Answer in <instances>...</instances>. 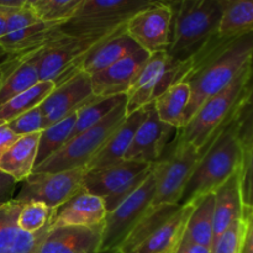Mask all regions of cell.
<instances>
[{"label":"cell","instance_id":"34","mask_svg":"<svg viewBox=\"0 0 253 253\" xmlns=\"http://www.w3.org/2000/svg\"><path fill=\"white\" fill-rule=\"evenodd\" d=\"M85 0H37L31 7L42 21L63 24L77 14Z\"/></svg>","mask_w":253,"mask_h":253},{"label":"cell","instance_id":"40","mask_svg":"<svg viewBox=\"0 0 253 253\" xmlns=\"http://www.w3.org/2000/svg\"><path fill=\"white\" fill-rule=\"evenodd\" d=\"M17 182L0 170V207L14 199Z\"/></svg>","mask_w":253,"mask_h":253},{"label":"cell","instance_id":"47","mask_svg":"<svg viewBox=\"0 0 253 253\" xmlns=\"http://www.w3.org/2000/svg\"><path fill=\"white\" fill-rule=\"evenodd\" d=\"M96 253H124L120 249H110V250H99Z\"/></svg>","mask_w":253,"mask_h":253},{"label":"cell","instance_id":"50","mask_svg":"<svg viewBox=\"0 0 253 253\" xmlns=\"http://www.w3.org/2000/svg\"><path fill=\"white\" fill-rule=\"evenodd\" d=\"M173 1H174V5H175V4H177V1H178V0H173ZM173 7H174V6H173Z\"/></svg>","mask_w":253,"mask_h":253},{"label":"cell","instance_id":"35","mask_svg":"<svg viewBox=\"0 0 253 253\" xmlns=\"http://www.w3.org/2000/svg\"><path fill=\"white\" fill-rule=\"evenodd\" d=\"M53 209L42 203L32 202L22 204L17 217V225L24 231L35 234L49 225Z\"/></svg>","mask_w":253,"mask_h":253},{"label":"cell","instance_id":"21","mask_svg":"<svg viewBox=\"0 0 253 253\" xmlns=\"http://www.w3.org/2000/svg\"><path fill=\"white\" fill-rule=\"evenodd\" d=\"M167 63V52L150 54L147 62L140 69L126 93V115L145 108L147 104L155 100L156 90L165 74Z\"/></svg>","mask_w":253,"mask_h":253},{"label":"cell","instance_id":"44","mask_svg":"<svg viewBox=\"0 0 253 253\" xmlns=\"http://www.w3.org/2000/svg\"><path fill=\"white\" fill-rule=\"evenodd\" d=\"M253 106V57L251 59V74H250L249 83H247L246 86V93H245L244 103H242L241 108H240V111L246 110V109L251 108Z\"/></svg>","mask_w":253,"mask_h":253},{"label":"cell","instance_id":"7","mask_svg":"<svg viewBox=\"0 0 253 253\" xmlns=\"http://www.w3.org/2000/svg\"><path fill=\"white\" fill-rule=\"evenodd\" d=\"M156 163L121 161L114 165L86 169L82 189L103 199L106 212H110L143 184Z\"/></svg>","mask_w":253,"mask_h":253},{"label":"cell","instance_id":"31","mask_svg":"<svg viewBox=\"0 0 253 253\" xmlns=\"http://www.w3.org/2000/svg\"><path fill=\"white\" fill-rule=\"evenodd\" d=\"M77 120V111L72 113L63 120L48 126L40 132L39 147H37L36 165H41L49 157L58 152L71 138L74 124Z\"/></svg>","mask_w":253,"mask_h":253},{"label":"cell","instance_id":"22","mask_svg":"<svg viewBox=\"0 0 253 253\" xmlns=\"http://www.w3.org/2000/svg\"><path fill=\"white\" fill-rule=\"evenodd\" d=\"M146 115H147V105L126 116L125 120L106 140L105 145L99 151L98 155L86 166V169L114 165V163L124 161L126 152L132 143L136 131L145 120Z\"/></svg>","mask_w":253,"mask_h":253},{"label":"cell","instance_id":"48","mask_svg":"<svg viewBox=\"0 0 253 253\" xmlns=\"http://www.w3.org/2000/svg\"><path fill=\"white\" fill-rule=\"evenodd\" d=\"M5 76V66H4V62H0V84H1L2 79H4Z\"/></svg>","mask_w":253,"mask_h":253},{"label":"cell","instance_id":"45","mask_svg":"<svg viewBox=\"0 0 253 253\" xmlns=\"http://www.w3.org/2000/svg\"><path fill=\"white\" fill-rule=\"evenodd\" d=\"M27 6L26 0H0V11L17 10Z\"/></svg>","mask_w":253,"mask_h":253},{"label":"cell","instance_id":"10","mask_svg":"<svg viewBox=\"0 0 253 253\" xmlns=\"http://www.w3.org/2000/svg\"><path fill=\"white\" fill-rule=\"evenodd\" d=\"M1 12L6 17V32L0 39V58L29 53L59 35V24L42 21L30 6Z\"/></svg>","mask_w":253,"mask_h":253},{"label":"cell","instance_id":"12","mask_svg":"<svg viewBox=\"0 0 253 253\" xmlns=\"http://www.w3.org/2000/svg\"><path fill=\"white\" fill-rule=\"evenodd\" d=\"M85 170L86 168H77L56 173H31L21 182V189L14 199L22 204L42 203L51 209H56L82 190Z\"/></svg>","mask_w":253,"mask_h":253},{"label":"cell","instance_id":"37","mask_svg":"<svg viewBox=\"0 0 253 253\" xmlns=\"http://www.w3.org/2000/svg\"><path fill=\"white\" fill-rule=\"evenodd\" d=\"M6 125L19 137L20 136L41 132L42 130H44L43 115H42L39 106L21 114L17 118L12 119L9 123H6Z\"/></svg>","mask_w":253,"mask_h":253},{"label":"cell","instance_id":"8","mask_svg":"<svg viewBox=\"0 0 253 253\" xmlns=\"http://www.w3.org/2000/svg\"><path fill=\"white\" fill-rule=\"evenodd\" d=\"M115 32L93 36H68L59 32L44 46L39 63L40 81L53 82L58 85L73 77L81 72L82 63L89 53Z\"/></svg>","mask_w":253,"mask_h":253},{"label":"cell","instance_id":"41","mask_svg":"<svg viewBox=\"0 0 253 253\" xmlns=\"http://www.w3.org/2000/svg\"><path fill=\"white\" fill-rule=\"evenodd\" d=\"M245 235L241 253H253V210L244 209Z\"/></svg>","mask_w":253,"mask_h":253},{"label":"cell","instance_id":"42","mask_svg":"<svg viewBox=\"0 0 253 253\" xmlns=\"http://www.w3.org/2000/svg\"><path fill=\"white\" fill-rule=\"evenodd\" d=\"M19 138V136L15 135L6 124L0 125V157L6 152L7 148Z\"/></svg>","mask_w":253,"mask_h":253},{"label":"cell","instance_id":"18","mask_svg":"<svg viewBox=\"0 0 253 253\" xmlns=\"http://www.w3.org/2000/svg\"><path fill=\"white\" fill-rule=\"evenodd\" d=\"M106 214L103 199L82 189L61 207L53 209L49 227L95 226L105 221Z\"/></svg>","mask_w":253,"mask_h":253},{"label":"cell","instance_id":"33","mask_svg":"<svg viewBox=\"0 0 253 253\" xmlns=\"http://www.w3.org/2000/svg\"><path fill=\"white\" fill-rule=\"evenodd\" d=\"M179 209V205H165V207H160L157 209L146 212L145 216L138 221V224L130 232L127 239L123 242V245L120 246L121 251L124 253H130L143 240L147 239L156 229H158L161 225L169 220Z\"/></svg>","mask_w":253,"mask_h":253},{"label":"cell","instance_id":"11","mask_svg":"<svg viewBox=\"0 0 253 253\" xmlns=\"http://www.w3.org/2000/svg\"><path fill=\"white\" fill-rule=\"evenodd\" d=\"M202 157L190 143L175 141L172 152L161 161V170L155 195L147 211L165 205H178L185 184Z\"/></svg>","mask_w":253,"mask_h":253},{"label":"cell","instance_id":"19","mask_svg":"<svg viewBox=\"0 0 253 253\" xmlns=\"http://www.w3.org/2000/svg\"><path fill=\"white\" fill-rule=\"evenodd\" d=\"M44 46L29 53L2 59L5 76L0 84V105L39 83V63Z\"/></svg>","mask_w":253,"mask_h":253},{"label":"cell","instance_id":"24","mask_svg":"<svg viewBox=\"0 0 253 253\" xmlns=\"http://www.w3.org/2000/svg\"><path fill=\"white\" fill-rule=\"evenodd\" d=\"M214 241L235 221L244 219L240 170L214 192ZM212 241V242H214Z\"/></svg>","mask_w":253,"mask_h":253},{"label":"cell","instance_id":"32","mask_svg":"<svg viewBox=\"0 0 253 253\" xmlns=\"http://www.w3.org/2000/svg\"><path fill=\"white\" fill-rule=\"evenodd\" d=\"M124 101H126L125 94L104 96V98L95 96L90 101L84 104L82 108L77 110V120L74 124L73 131H72L71 138L103 121L114 109L118 108Z\"/></svg>","mask_w":253,"mask_h":253},{"label":"cell","instance_id":"46","mask_svg":"<svg viewBox=\"0 0 253 253\" xmlns=\"http://www.w3.org/2000/svg\"><path fill=\"white\" fill-rule=\"evenodd\" d=\"M5 32H6V17L0 11V39L4 36Z\"/></svg>","mask_w":253,"mask_h":253},{"label":"cell","instance_id":"27","mask_svg":"<svg viewBox=\"0 0 253 253\" xmlns=\"http://www.w3.org/2000/svg\"><path fill=\"white\" fill-rule=\"evenodd\" d=\"M190 101L189 84L184 81L173 84L153 100L156 113L163 123L182 130L185 126V111Z\"/></svg>","mask_w":253,"mask_h":253},{"label":"cell","instance_id":"3","mask_svg":"<svg viewBox=\"0 0 253 253\" xmlns=\"http://www.w3.org/2000/svg\"><path fill=\"white\" fill-rule=\"evenodd\" d=\"M226 0H178L174 5L170 59L190 61L219 32Z\"/></svg>","mask_w":253,"mask_h":253},{"label":"cell","instance_id":"1","mask_svg":"<svg viewBox=\"0 0 253 253\" xmlns=\"http://www.w3.org/2000/svg\"><path fill=\"white\" fill-rule=\"evenodd\" d=\"M253 57V31L232 37H214L190 59V72L183 79L189 84L190 101L185 124L198 109L224 90Z\"/></svg>","mask_w":253,"mask_h":253},{"label":"cell","instance_id":"6","mask_svg":"<svg viewBox=\"0 0 253 253\" xmlns=\"http://www.w3.org/2000/svg\"><path fill=\"white\" fill-rule=\"evenodd\" d=\"M126 116V101H124L103 121L69 138L58 152L41 165L36 166L32 173H56L77 168H86V166L103 148L111 133L125 120Z\"/></svg>","mask_w":253,"mask_h":253},{"label":"cell","instance_id":"26","mask_svg":"<svg viewBox=\"0 0 253 253\" xmlns=\"http://www.w3.org/2000/svg\"><path fill=\"white\" fill-rule=\"evenodd\" d=\"M40 132L20 136L0 157V170L17 183L26 179L36 165Z\"/></svg>","mask_w":253,"mask_h":253},{"label":"cell","instance_id":"15","mask_svg":"<svg viewBox=\"0 0 253 253\" xmlns=\"http://www.w3.org/2000/svg\"><path fill=\"white\" fill-rule=\"evenodd\" d=\"M174 133H178L177 128L158 118L153 101L147 104V115L136 131L124 160L157 163L163 158L166 147Z\"/></svg>","mask_w":253,"mask_h":253},{"label":"cell","instance_id":"38","mask_svg":"<svg viewBox=\"0 0 253 253\" xmlns=\"http://www.w3.org/2000/svg\"><path fill=\"white\" fill-rule=\"evenodd\" d=\"M240 190L245 210H253V147L244 151L240 167Z\"/></svg>","mask_w":253,"mask_h":253},{"label":"cell","instance_id":"36","mask_svg":"<svg viewBox=\"0 0 253 253\" xmlns=\"http://www.w3.org/2000/svg\"><path fill=\"white\" fill-rule=\"evenodd\" d=\"M245 235V220L235 221L211 245V253H241Z\"/></svg>","mask_w":253,"mask_h":253},{"label":"cell","instance_id":"16","mask_svg":"<svg viewBox=\"0 0 253 253\" xmlns=\"http://www.w3.org/2000/svg\"><path fill=\"white\" fill-rule=\"evenodd\" d=\"M103 229L104 222L95 226L49 227L35 253H96Z\"/></svg>","mask_w":253,"mask_h":253},{"label":"cell","instance_id":"49","mask_svg":"<svg viewBox=\"0 0 253 253\" xmlns=\"http://www.w3.org/2000/svg\"><path fill=\"white\" fill-rule=\"evenodd\" d=\"M26 1H27V6H32L37 0H26Z\"/></svg>","mask_w":253,"mask_h":253},{"label":"cell","instance_id":"13","mask_svg":"<svg viewBox=\"0 0 253 253\" xmlns=\"http://www.w3.org/2000/svg\"><path fill=\"white\" fill-rule=\"evenodd\" d=\"M174 9L169 4L147 7L128 20L125 31L140 48L150 54L167 52L172 39Z\"/></svg>","mask_w":253,"mask_h":253},{"label":"cell","instance_id":"17","mask_svg":"<svg viewBox=\"0 0 253 253\" xmlns=\"http://www.w3.org/2000/svg\"><path fill=\"white\" fill-rule=\"evenodd\" d=\"M150 53L140 48L133 53L124 57L108 68L91 74V86L95 96L123 95L127 93L136 76L147 62Z\"/></svg>","mask_w":253,"mask_h":253},{"label":"cell","instance_id":"9","mask_svg":"<svg viewBox=\"0 0 253 253\" xmlns=\"http://www.w3.org/2000/svg\"><path fill=\"white\" fill-rule=\"evenodd\" d=\"M161 161L156 163L152 173L136 192L126 198L113 211L106 214L100 250L120 249L133 227L145 216L157 187Z\"/></svg>","mask_w":253,"mask_h":253},{"label":"cell","instance_id":"25","mask_svg":"<svg viewBox=\"0 0 253 253\" xmlns=\"http://www.w3.org/2000/svg\"><path fill=\"white\" fill-rule=\"evenodd\" d=\"M137 49H140V47L126 34L125 29H123L100 42L84 59L81 71L91 76L108 68L111 64L133 53Z\"/></svg>","mask_w":253,"mask_h":253},{"label":"cell","instance_id":"43","mask_svg":"<svg viewBox=\"0 0 253 253\" xmlns=\"http://www.w3.org/2000/svg\"><path fill=\"white\" fill-rule=\"evenodd\" d=\"M175 253H211V249L203 246L200 244H197V242L190 241V240L185 239L183 236L182 241H180Z\"/></svg>","mask_w":253,"mask_h":253},{"label":"cell","instance_id":"23","mask_svg":"<svg viewBox=\"0 0 253 253\" xmlns=\"http://www.w3.org/2000/svg\"><path fill=\"white\" fill-rule=\"evenodd\" d=\"M193 204L180 207L169 220L156 229L130 253H175L183 236Z\"/></svg>","mask_w":253,"mask_h":253},{"label":"cell","instance_id":"2","mask_svg":"<svg viewBox=\"0 0 253 253\" xmlns=\"http://www.w3.org/2000/svg\"><path fill=\"white\" fill-rule=\"evenodd\" d=\"M242 157L244 148L239 138L237 114L204 150L185 184L178 205L193 204L204 195L214 193L239 172Z\"/></svg>","mask_w":253,"mask_h":253},{"label":"cell","instance_id":"5","mask_svg":"<svg viewBox=\"0 0 253 253\" xmlns=\"http://www.w3.org/2000/svg\"><path fill=\"white\" fill-rule=\"evenodd\" d=\"M160 4L174 6L173 0H85L77 14L59 25L58 30L68 36L110 34L124 29L140 11Z\"/></svg>","mask_w":253,"mask_h":253},{"label":"cell","instance_id":"39","mask_svg":"<svg viewBox=\"0 0 253 253\" xmlns=\"http://www.w3.org/2000/svg\"><path fill=\"white\" fill-rule=\"evenodd\" d=\"M239 138L244 151L253 147V106L239 113Z\"/></svg>","mask_w":253,"mask_h":253},{"label":"cell","instance_id":"20","mask_svg":"<svg viewBox=\"0 0 253 253\" xmlns=\"http://www.w3.org/2000/svg\"><path fill=\"white\" fill-rule=\"evenodd\" d=\"M22 203L10 200L0 207V253H35L49 230V225L30 234L17 225Z\"/></svg>","mask_w":253,"mask_h":253},{"label":"cell","instance_id":"29","mask_svg":"<svg viewBox=\"0 0 253 253\" xmlns=\"http://www.w3.org/2000/svg\"><path fill=\"white\" fill-rule=\"evenodd\" d=\"M54 88L56 85L53 82L40 81L36 85L0 105V125L9 123L31 109L37 108Z\"/></svg>","mask_w":253,"mask_h":253},{"label":"cell","instance_id":"4","mask_svg":"<svg viewBox=\"0 0 253 253\" xmlns=\"http://www.w3.org/2000/svg\"><path fill=\"white\" fill-rule=\"evenodd\" d=\"M250 74L251 62L224 90L208 99L198 109L184 127L178 131L177 140L190 143L203 155L205 148L216 137L220 130L240 113Z\"/></svg>","mask_w":253,"mask_h":253},{"label":"cell","instance_id":"30","mask_svg":"<svg viewBox=\"0 0 253 253\" xmlns=\"http://www.w3.org/2000/svg\"><path fill=\"white\" fill-rule=\"evenodd\" d=\"M253 31V0H226L217 37H232Z\"/></svg>","mask_w":253,"mask_h":253},{"label":"cell","instance_id":"28","mask_svg":"<svg viewBox=\"0 0 253 253\" xmlns=\"http://www.w3.org/2000/svg\"><path fill=\"white\" fill-rule=\"evenodd\" d=\"M214 193H209L193 203V210L185 227V239L211 249L214 241Z\"/></svg>","mask_w":253,"mask_h":253},{"label":"cell","instance_id":"14","mask_svg":"<svg viewBox=\"0 0 253 253\" xmlns=\"http://www.w3.org/2000/svg\"><path fill=\"white\" fill-rule=\"evenodd\" d=\"M93 98L95 95L93 93L90 74L81 71L62 82L39 105L43 115L44 128L66 119Z\"/></svg>","mask_w":253,"mask_h":253}]
</instances>
